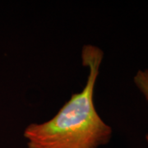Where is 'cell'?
Masks as SVG:
<instances>
[{"instance_id":"obj_2","label":"cell","mask_w":148,"mask_h":148,"mask_svg":"<svg viewBox=\"0 0 148 148\" xmlns=\"http://www.w3.org/2000/svg\"><path fill=\"white\" fill-rule=\"evenodd\" d=\"M133 82L148 103V69H140L135 74Z\"/></svg>"},{"instance_id":"obj_3","label":"cell","mask_w":148,"mask_h":148,"mask_svg":"<svg viewBox=\"0 0 148 148\" xmlns=\"http://www.w3.org/2000/svg\"><path fill=\"white\" fill-rule=\"evenodd\" d=\"M146 140H147V142L148 143V133L146 135Z\"/></svg>"},{"instance_id":"obj_1","label":"cell","mask_w":148,"mask_h":148,"mask_svg":"<svg viewBox=\"0 0 148 148\" xmlns=\"http://www.w3.org/2000/svg\"><path fill=\"white\" fill-rule=\"evenodd\" d=\"M82 65L89 74L84 88L71 95L49 120L32 123L23 136L28 148H98L110 143L113 129L96 111L94 93L104 52L96 45L82 46Z\"/></svg>"}]
</instances>
